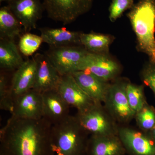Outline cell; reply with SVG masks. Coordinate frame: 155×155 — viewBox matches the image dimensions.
Here are the masks:
<instances>
[{
    "label": "cell",
    "instance_id": "obj_1",
    "mask_svg": "<svg viewBox=\"0 0 155 155\" xmlns=\"http://www.w3.org/2000/svg\"><path fill=\"white\" fill-rule=\"evenodd\" d=\"M52 125L44 118L35 120L11 116L0 131V155H52Z\"/></svg>",
    "mask_w": 155,
    "mask_h": 155
},
{
    "label": "cell",
    "instance_id": "obj_2",
    "mask_svg": "<svg viewBox=\"0 0 155 155\" xmlns=\"http://www.w3.org/2000/svg\"><path fill=\"white\" fill-rule=\"evenodd\" d=\"M89 134L76 116L52 125L51 147L52 155H86Z\"/></svg>",
    "mask_w": 155,
    "mask_h": 155
},
{
    "label": "cell",
    "instance_id": "obj_3",
    "mask_svg": "<svg viewBox=\"0 0 155 155\" xmlns=\"http://www.w3.org/2000/svg\"><path fill=\"white\" fill-rule=\"evenodd\" d=\"M128 17L137 38L139 48L155 63V0H139Z\"/></svg>",
    "mask_w": 155,
    "mask_h": 155
},
{
    "label": "cell",
    "instance_id": "obj_4",
    "mask_svg": "<svg viewBox=\"0 0 155 155\" xmlns=\"http://www.w3.org/2000/svg\"><path fill=\"white\" fill-rule=\"evenodd\" d=\"M76 116L90 136L118 135L119 125L102 104L96 103Z\"/></svg>",
    "mask_w": 155,
    "mask_h": 155
},
{
    "label": "cell",
    "instance_id": "obj_5",
    "mask_svg": "<svg viewBox=\"0 0 155 155\" xmlns=\"http://www.w3.org/2000/svg\"><path fill=\"white\" fill-rule=\"evenodd\" d=\"M128 82L116 80L110 84L103 105L119 125H126L134 119L135 113L130 108L126 94Z\"/></svg>",
    "mask_w": 155,
    "mask_h": 155
},
{
    "label": "cell",
    "instance_id": "obj_6",
    "mask_svg": "<svg viewBox=\"0 0 155 155\" xmlns=\"http://www.w3.org/2000/svg\"><path fill=\"white\" fill-rule=\"evenodd\" d=\"M48 17L67 25L88 12L94 0H42Z\"/></svg>",
    "mask_w": 155,
    "mask_h": 155
},
{
    "label": "cell",
    "instance_id": "obj_7",
    "mask_svg": "<svg viewBox=\"0 0 155 155\" xmlns=\"http://www.w3.org/2000/svg\"><path fill=\"white\" fill-rule=\"evenodd\" d=\"M88 52L84 47L74 45L50 47L46 54L60 75L63 76L78 71Z\"/></svg>",
    "mask_w": 155,
    "mask_h": 155
},
{
    "label": "cell",
    "instance_id": "obj_8",
    "mask_svg": "<svg viewBox=\"0 0 155 155\" xmlns=\"http://www.w3.org/2000/svg\"><path fill=\"white\" fill-rule=\"evenodd\" d=\"M118 135L127 155H155V141L148 132L119 125Z\"/></svg>",
    "mask_w": 155,
    "mask_h": 155
},
{
    "label": "cell",
    "instance_id": "obj_9",
    "mask_svg": "<svg viewBox=\"0 0 155 155\" xmlns=\"http://www.w3.org/2000/svg\"><path fill=\"white\" fill-rule=\"evenodd\" d=\"M90 72L106 82L114 78L119 74L120 68L116 61L103 54L88 52L78 71Z\"/></svg>",
    "mask_w": 155,
    "mask_h": 155
},
{
    "label": "cell",
    "instance_id": "obj_10",
    "mask_svg": "<svg viewBox=\"0 0 155 155\" xmlns=\"http://www.w3.org/2000/svg\"><path fill=\"white\" fill-rule=\"evenodd\" d=\"M57 90L70 107L76 109L77 113L86 111L97 103L78 85L72 74L61 76Z\"/></svg>",
    "mask_w": 155,
    "mask_h": 155
},
{
    "label": "cell",
    "instance_id": "obj_11",
    "mask_svg": "<svg viewBox=\"0 0 155 155\" xmlns=\"http://www.w3.org/2000/svg\"><path fill=\"white\" fill-rule=\"evenodd\" d=\"M8 6L27 32L36 28L45 11L42 0H12Z\"/></svg>",
    "mask_w": 155,
    "mask_h": 155
},
{
    "label": "cell",
    "instance_id": "obj_12",
    "mask_svg": "<svg viewBox=\"0 0 155 155\" xmlns=\"http://www.w3.org/2000/svg\"><path fill=\"white\" fill-rule=\"evenodd\" d=\"M11 116L19 119H40L43 118L42 94L32 89L14 101Z\"/></svg>",
    "mask_w": 155,
    "mask_h": 155
},
{
    "label": "cell",
    "instance_id": "obj_13",
    "mask_svg": "<svg viewBox=\"0 0 155 155\" xmlns=\"http://www.w3.org/2000/svg\"><path fill=\"white\" fill-rule=\"evenodd\" d=\"M37 63L33 89L41 93L57 90L61 75L46 54H37L34 56Z\"/></svg>",
    "mask_w": 155,
    "mask_h": 155
},
{
    "label": "cell",
    "instance_id": "obj_14",
    "mask_svg": "<svg viewBox=\"0 0 155 155\" xmlns=\"http://www.w3.org/2000/svg\"><path fill=\"white\" fill-rule=\"evenodd\" d=\"M36 69V61L33 57L24 61L14 71L10 84V95L13 105L17 97L33 89Z\"/></svg>",
    "mask_w": 155,
    "mask_h": 155
},
{
    "label": "cell",
    "instance_id": "obj_15",
    "mask_svg": "<svg viewBox=\"0 0 155 155\" xmlns=\"http://www.w3.org/2000/svg\"><path fill=\"white\" fill-rule=\"evenodd\" d=\"M43 104V118L52 125L61 122L69 116L70 106L57 90L42 93Z\"/></svg>",
    "mask_w": 155,
    "mask_h": 155
},
{
    "label": "cell",
    "instance_id": "obj_16",
    "mask_svg": "<svg viewBox=\"0 0 155 155\" xmlns=\"http://www.w3.org/2000/svg\"><path fill=\"white\" fill-rule=\"evenodd\" d=\"M86 155H127L119 135H90Z\"/></svg>",
    "mask_w": 155,
    "mask_h": 155
},
{
    "label": "cell",
    "instance_id": "obj_17",
    "mask_svg": "<svg viewBox=\"0 0 155 155\" xmlns=\"http://www.w3.org/2000/svg\"><path fill=\"white\" fill-rule=\"evenodd\" d=\"M72 75L89 96L96 102L103 104L110 83L87 71H75Z\"/></svg>",
    "mask_w": 155,
    "mask_h": 155
},
{
    "label": "cell",
    "instance_id": "obj_18",
    "mask_svg": "<svg viewBox=\"0 0 155 155\" xmlns=\"http://www.w3.org/2000/svg\"><path fill=\"white\" fill-rule=\"evenodd\" d=\"M43 42L50 47L81 45V32L72 31L65 28H43L39 29Z\"/></svg>",
    "mask_w": 155,
    "mask_h": 155
},
{
    "label": "cell",
    "instance_id": "obj_19",
    "mask_svg": "<svg viewBox=\"0 0 155 155\" xmlns=\"http://www.w3.org/2000/svg\"><path fill=\"white\" fill-rule=\"evenodd\" d=\"M18 46L13 40L1 39L0 68L5 72L15 71L24 61Z\"/></svg>",
    "mask_w": 155,
    "mask_h": 155
},
{
    "label": "cell",
    "instance_id": "obj_20",
    "mask_svg": "<svg viewBox=\"0 0 155 155\" xmlns=\"http://www.w3.org/2000/svg\"><path fill=\"white\" fill-rule=\"evenodd\" d=\"M22 27L8 6L0 9V38L13 40L19 36Z\"/></svg>",
    "mask_w": 155,
    "mask_h": 155
},
{
    "label": "cell",
    "instance_id": "obj_21",
    "mask_svg": "<svg viewBox=\"0 0 155 155\" xmlns=\"http://www.w3.org/2000/svg\"><path fill=\"white\" fill-rule=\"evenodd\" d=\"M81 45L90 53L102 54L108 51L112 40L108 35L101 34L81 33Z\"/></svg>",
    "mask_w": 155,
    "mask_h": 155
},
{
    "label": "cell",
    "instance_id": "obj_22",
    "mask_svg": "<svg viewBox=\"0 0 155 155\" xmlns=\"http://www.w3.org/2000/svg\"><path fill=\"white\" fill-rule=\"evenodd\" d=\"M126 94L129 105L135 114L147 103L143 85H136L128 82L126 87Z\"/></svg>",
    "mask_w": 155,
    "mask_h": 155
},
{
    "label": "cell",
    "instance_id": "obj_23",
    "mask_svg": "<svg viewBox=\"0 0 155 155\" xmlns=\"http://www.w3.org/2000/svg\"><path fill=\"white\" fill-rule=\"evenodd\" d=\"M137 125L140 130L148 132L155 127V109L147 103L134 116Z\"/></svg>",
    "mask_w": 155,
    "mask_h": 155
},
{
    "label": "cell",
    "instance_id": "obj_24",
    "mask_svg": "<svg viewBox=\"0 0 155 155\" xmlns=\"http://www.w3.org/2000/svg\"><path fill=\"white\" fill-rule=\"evenodd\" d=\"M42 42L43 41L40 35L26 32L19 38L18 47L23 55L28 57L37 51Z\"/></svg>",
    "mask_w": 155,
    "mask_h": 155
},
{
    "label": "cell",
    "instance_id": "obj_25",
    "mask_svg": "<svg viewBox=\"0 0 155 155\" xmlns=\"http://www.w3.org/2000/svg\"><path fill=\"white\" fill-rule=\"evenodd\" d=\"M10 83L5 71H1L0 74V109L11 113L13 102L10 95Z\"/></svg>",
    "mask_w": 155,
    "mask_h": 155
},
{
    "label": "cell",
    "instance_id": "obj_26",
    "mask_svg": "<svg viewBox=\"0 0 155 155\" xmlns=\"http://www.w3.org/2000/svg\"><path fill=\"white\" fill-rule=\"evenodd\" d=\"M134 6V0H113L109 8V18L114 22L126 10L131 9Z\"/></svg>",
    "mask_w": 155,
    "mask_h": 155
},
{
    "label": "cell",
    "instance_id": "obj_27",
    "mask_svg": "<svg viewBox=\"0 0 155 155\" xmlns=\"http://www.w3.org/2000/svg\"><path fill=\"white\" fill-rule=\"evenodd\" d=\"M143 82L149 87L155 94V63L150 62L142 72Z\"/></svg>",
    "mask_w": 155,
    "mask_h": 155
},
{
    "label": "cell",
    "instance_id": "obj_28",
    "mask_svg": "<svg viewBox=\"0 0 155 155\" xmlns=\"http://www.w3.org/2000/svg\"><path fill=\"white\" fill-rule=\"evenodd\" d=\"M148 132L155 141V127H154L152 130L148 131Z\"/></svg>",
    "mask_w": 155,
    "mask_h": 155
},
{
    "label": "cell",
    "instance_id": "obj_29",
    "mask_svg": "<svg viewBox=\"0 0 155 155\" xmlns=\"http://www.w3.org/2000/svg\"><path fill=\"white\" fill-rule=\"evenodd\" d=\"M11 1H12V0H0V2L2 3V2H6L8 3L9 2H11Z\"/></svg>",
    "mask_w": 155,
    "mask_h": 155
}]
</instances>
